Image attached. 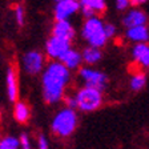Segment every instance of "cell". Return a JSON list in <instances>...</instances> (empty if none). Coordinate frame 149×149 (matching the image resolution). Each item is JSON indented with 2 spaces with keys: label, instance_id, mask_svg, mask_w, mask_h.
I'll return each mask as SVG.
<instances>
[{
  "label": "cell",
  "instance_id": "cell-22",
  "mask_svg": "<svg viewBox=\"0 0 149 149\" xmlns=\"http://www.w3.org/2000/svg\"><path fill=\"white\" fill-rule=\"evenodd\" d=\"M104 32H105L107 39H108V37H112L116 33V27L113 24H105L104 25Z\"/></svg>",
  "mask_w": 149,
  "mask_h": 149
},
{
  "label": "cell",
  "instance_id": "cell-1",
  "mask_svg": "<svg viewBox=\"0 0 149 149\" xmlns=\"http://www.w3.org/2000/svg\"><path fill=\"white\" fill-rule=\"evenodd\" d=\"M69 80V71L61 63H51L43 74L44 100L49 104L60 101Z\"/></svg>",
  "mask_w": 149,
  "mask_h": 149
},
{
  "label": "cell",
  "instance_id": "cell-5",
  "mask_svg": "<svg viewBox=\"0 0 149 149\" xmlns=\"http://www.w3.org/2000/svg\"><path fill=\"white\" fill-rule=\"evenodd\" d=\"M80 76L85 81L88 88H93V89H97L100 92L105 88L107 80H108L102 72L95 71V69H91V68H81Z\"/></svg>",
  "mask_w": 149,
  "mask_h": 149
},
{
  "label": "cell",
  "instance_id": "cell-23",
  "mask_svg": "<svg viewBox=\"0 0 149 149\" xmlns=\"http://www.w3.org/2000/svg\"><path fill=\"white\" fill-rule=\"evenodd\" d=\"M128 6H129V0H116V7L120 11L128 8Z\"/></svg>",
  "mask_w": 149,
  "mask_h": 149
},
{
  "label": "cell",
  "instance_id": "cell-26",
  "mask_svg": "<svg viewBox=\"0 0 149 149\" xmlns=\"http://www.w3.org/2000/svg\"><path fill=\"white\" fill-rule=\"evenodd\" d=\"M145 1H148V0H130V3L133 4V6H139V4L145 3Z\"/></svg>",
  "mask_w": 149,
  "mask_h": 149
},
{
  "label": "cell",
  "instance_id": "cell-6",
  "mask_svg": "<svg viewBox=\"0 0 149 149\" xmlns=\"http://www.w3.org/2000/svg\"><path fill=\"white\" fill-rule=\"evenodd\" d=\"M80 8V3L77 0H60L56 4L55 8V17L57 22H64L68 20L73 13L77 12Z\"/></svg>",
  "mask_w": 149,
  "mask_h": 149
},
{
  "label": "cell",
  "instance_id": "cell-28",
  "mask_svg": "<svg viewBox=\"0 0 149 149\" xmlns=\"http://www.w3.org/2000/svg\"><path fill=\"white\" fill-rule=\"evenodd\" d=\"M55 1H60V0H55Z\"/></svg>",
  "mask_w": 149,
  "mask_h": 149
},
{
  "label": "cell",
  "instance_id": "cell-17",
  "mask_svg": "<svg viewBox=\"0 0 149 149\" xmlns=\"http://www.w3.org/2000/svg\"><path fill=\"white\" fill-rule=\"evenodd\" d=\"M81 59L85 63H88V64H95L96 61H99L101 59V52L97 48L89 47V48H87V49L84 51V53L81 55Z\"/></svg>",
  "mask_w": 149,
  "mask_h": 149
},
{
  "label": "cell",
  "instance_id": "cell-3",
  "mask_svg": "<svg viewBox=\"0 0 149 149\" xmlns=\"http://www.w3.org/2000/svg\"><path fill=\"white\" fill-rule=\"evenodd\" d=\"M83 37L89 43L92 48L102 47L107 41V36L104 32V24L99 17H91L87 19V22L83 27Z\"/></svg>",
  "mask_w": 149,
  "mask_h": 149
},
{
  "label": "cell",
  "instance_id": "cell-27",
  "mask_svg": "<svg viewBox=\"0 0 149 149\" xmlns=\"http://www.w3.org/2000/svg\"><path fill=\"white\" fill-rule=\"evenodd\" d=\"M0 117H1V112H0Z\"/></svg>",
  "mask_w": 149,
  "mask_h": 149
},
{
  "label": "cell",
  "instance_id": "cell-11",
  "mask_svg": "<svg viewBox=\"0 0 149 149\" xmlns=\"http://www.w3.org/2000/svg\"><path fill=\"white\" fill-rule=\"evenodd\" d=\"M59 60H60V63L64 65L65 68L69 71V69L77 68L79 65L81 64V60L83 59H81V55L77 52V51L69 48V49L67 51V52H65Z\"/></svg>",
  "mask_w": 149,
  "mask_h": 149
},
{
  "label": "cell",
  "instance_id": "cell-8",
  "mask_svg": "<svg viewBox=\"0 0 149 149\" xmlns=\"http://www.w3.org/2000/svg\"><path fill=\"white\" fill-rule=\"evenodd\" d=\"M69 48H71L69 47V41H65L63 39H59V37H55V36L51 37L49 40L47 41V45H45L47 53L52 59H60Z\"/></svg>",
  "mask_w": 149,
  "mask_h": 149
},
{
  "label": "cell",
  "instance_id": "cell-10",
  "mask_svg": "<svg viewBox=\"0 0 149 149\" xmlns=\"http://www.w3.org/2000/svg\"><path fill=\"white\" fill-rule=\"evenodd\" d=\"M132 55L133 59L139 63L140 65H143L145 68L149 67V45L145 43H139L133 47L132 49Z\"/></svg>",
  "mask_w": 149,
  "mask_h": 149
},
{
  "label": "cell",
  "instance_id": "cell-4",
  "mask_svg": "<svg viewBox=\"0 0 149 149\" xmlns=\"http://www.w3.org/2000/svg\"><path fill=\"white\" fill-rule=\"evenodd\" d=\"M77 108L83 112H92L96 111L102 102V95L100 91L93 88H81L74 96Z\"/></svg>",
  "mask_w": 149,
  "mask_h": 149
},
{
  "label": "cell",
  "instance_id": "cell-24",
  "mask_svg": "<svg viewBox=\"0 0 149 149\" xmlns=\"http://www.w3.org/2000/svg\"><path fill=\"white\" fill-rule=\"evenodd\" d=\"M65 102H67V105H68L69 109H73L77 107V104H76V99L74 97H67L65 99Z\"/></svg>",
  "mask_w": 149,
  "mask_h": 149
},
{
  "label": "cell",
  "instance_id": "cell-15",
  "mask_svg": "<svg viewBox=\"0 0 149 149\" xmlns=\"http://www.w3.org/2000/svg\"><path fill=\"white\" fill-rule=\"evenodd\" d=\"M13 117L19 123H25L29 118V108L25 102L19 101L15 104V109H13Z\"/></svg>",
  "mask_w": 149,
  "mask_h": 149
},
{
  "label": "cell",
  "instance_id": "cell-7",
  "mask_svg": "<svg viewBox=\"0 0 149 149\" xmlns=\"http://www.w3.org/2000/svg\"><path fill=\"white\" fill-rule=\"evenodd\" d=\"M44 59L43 55L37 51H31L27 52L23 56V67H24L25 72L29 74H36L43 69Z\"/></svg>",
  "mask_w": 149,
  "mask_h": 149
},
{
  "label": "cell",
  "instance_id": "cell-14",
  "mask_svg": "<svg viewBox=\"0 0 149 149\" xmlns=\"http://www.w3.org/2000/svg\"><path fill=\"white\" fill-rule=\"evenodd\" d=\"M7 93L8 99L12 102L17 100V81H16V74L12 68L7 71Z\"/></svg>",
  "mask_w": 149,
  "mask_h": 149
},
{
  "label": "cell",
  "instance_id": "cell-13",
  "mask_svg": "<svg viewBox=\"0 0 149 149\" xmlns=\"http://www.w3.org/2000/svg\"><path fill=\"white\" fill-rule=\"evenodd\" d=\"M127 37L133 41H139V43H144L149 39V29L145 25H140V27L128 28Z\"/></svg>",
  "mask_w": 149,
  "mask_h": 149
},
{
  "label": "cell",
  "instance_id": "cell-21",
  "mask_svg": "<svg viewBox=\"0 0 149 149\" xmlns=\"http://www.w3.org/2000/svg\"><path fill=\"white\" fill-rule=\"evenodd\" d=\"M15 16H16V22H17V24L23 25V23H24V9H23L22 6H16Z\"/></svg>",
  "mask_w": 149,
  "mask_h": 149
},
{
  "label": "cell",
  "instance_id": "cell-12",
  "mask_svg": "<svg viewBox=\"0 0 149 149\" xmlns=\"http://www.w3.org/2000/svg\"><path fill=\"white\" fill-rule=\"evenodd\" d=\"M146 16L141 11H130L127 16L124 17V25L127 28L140 27V25H145Z\"/></svg>",
  "mask_w": 149,
  "mask_h": 149
},
{
  "label": "cell",
  "instance_id": "cell-20",
  "mask_svg": "<svg viewBox=\"0 0 149 149\" xmlns=\"http://www.w3.org/2000/svg\"><path fill=\"white\" fill-rule=\"evenodd\" d=\"M19 144H20V149H32L31 146V141L27 133H22L20 139H19Z\"/></svg>",
  "mask_w": 149,
  "mask_h": 149
},
{
  "label": "cell",
  "instance_id": "cell-29",
  "mask_svg": "<svg viewBox=\"0 0 149 149\" xmlns=\"http://www.w3.org/2000/svg\"><path fill=\"white\" fill-rule=\"evenodd\" d=\"M0 139H1V137H0Z\"/></svg>",
  "mask_w": 149,
  "mask_h": 149
},
{
  "label": "cell",
  "instance_id": "cell-16",
  "mask_svg": "<svg viewBox=\"0 0 149 149\" xmlns=\"http://www.w3.org/2000/svg\"><path fill=\"white\" fill-rule=\"evenodd\" d=\"M81 8H89L93 12H101L105 9L104 0H77Z\"/></svg>",
  "mask_w": 149,
  "mask_h": 149
},
{
  "label": "cell",
  "instance_id": "cell-25",
  "mask_svg": "<svg viewBox=\"0 0 149 149\" xmlns=\"http://www.w3.org/2000/svg\"><path fill=\"white\" fill-rule=\"evenodd\" d=\"M39 149H48V141L44 136L39 137Z\"/></svg>",
  "mask_w": 149,
  "mask_h": 149
},
{
  "label": "cell",
  "instance_id": "cell-9",
  "mask_svg": "<svg viewBox=\"0 0 149 149\" xmlns=\"http://www.w3.org/2000/svg\"><path fill=\"white\" fill-rule=\"evenodd\" d=\"M53 36L63 39L65 41H71L74 37V28L68 20L64 22H56L53 25Z\"/></svg>",
  "mask_w": 149,
  "mask_h": 149
},
{
  "label": "cell",
  "instance_id": "cell-19",
  "mask_svg": "<svg viewBox=\"0 0 149 149\" xmlns=\"http://www.w3.org/2000/svg\"><path fill=\"white\" fill-rule=\"evenodd\" d=\"M145 83H146L145 74L144 73H137L130 79V88H132L133 91H140V89H143L144 88Z\"/></svg>",
  "mask_w": 149,
  "mask_h": 149
},
{
  "label": "cell",
  "instance_id": "cell-2",
  "mask_svg": "<svg viewBox=\"0 0 149 149\" xmlns=\"http://www.w3.org/2000/svg\"><path fill=\"white\" fill-rule=\"evenodd\" d=\"M76 124H77V116H76L74 111L65 108L61 109L55 116L52 121V130L61 137H68L74 132Z\"/></svg>",
  "mask_w": 149,
  "mask_h": 149
},
{
  "label": "cell",
  "instance_id": "cell-18",
  "mask_svg": "<svg viewBox=\"0 0 149 149\" xmlns=\"http://www.w3.org/2000/svg\"><path fill=\"white\" fill-rule=\"evenodd\" d=\"M0 149H20L19 139L13 136H7L0 139Z\"/></svg>",
  "mask_w": 149,
  "mask_h": 149
}]
</instances>
